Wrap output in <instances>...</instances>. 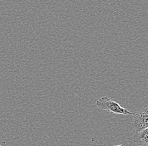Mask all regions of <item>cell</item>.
I'll return each instance as SVG.
<instances>
[{"label": "cell", "mask_w": 148, "mask_h": 146, "mask_svg": "<svg viewBox=\"0 0 148 146\" xmlns=\"http://www.w3.org/2000/svg\"><path fill=\"white\" fill-rule=\"evenodd\" d=\"M96 105L99 108L105 110L112 113L124 115L136 114V113L130 112L128 109L121 107L118 103L107 97H103L97 100Z\"/></svg>", "instance_id": "1"}, {"label": "cell", "mask_w": 148, "mask_h": 146, "mask_svg": "<svg viewBox=\"0 0 148 146\" xmlns=\"http://www.w3.org/2000/svg\"><path fill=\"white\" fill-rule=\"evenodd\" d=\"M133 127L137 132L148 127V104L145 105L134 118Z\"/></svg>", "instance_id": "2"}, {"label": "cell", "mask_w": 148, "mask_h": 146, "mask_svg": "<svg viewBox=\"0 0 148 146\" xmlns=\"http://www.w3.org/2000/svg\"><path fill=\"white\" fill-rule=\"evenodd\" d=\"M133 140L138 145H148V127L136 133Z\"/></svg>", "instance_id": "3"}, {"label": "cell", "mask_w": 148, "mask_h": 146, "mask_svg": "<svg viewBox=\"0 0 148 146\" xmlns=\"http://www.w3.org/2000/svg\"><path fill=\"white\" fill-rule=\"evenodd\" d=\"M0 146H7L5 142L0 141Z\"/></svg>", "instance_id": "4"}, {"label": "cell", "mask_w": 148, "mask_h": 146, "mask_svg": "<svg viewBox=\"0 0 148 146\" xmlns=\"http://www.w3.org/2000/svg\"><path fill=\"white\" fill-rule=\"evenodd\" d=\"M113 146H123V145H114Z\"/></svg>", "instance_id": "5"}]
</instances>
